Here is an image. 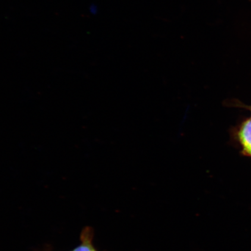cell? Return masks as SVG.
I'll use <instances>...</instances> for the list:
<instances>
[{
    "mask_svg": "<svg viewBox=\"0 0 251 251\" xmlns=\"http://www.w3.org/2000/svg\"><path fill=\"white\" fill-rule=\"evenodd\" d=\"M243 153L251 156V118L243 122L238 132Z\"/></svg>",
    "mask_w": 251,
    "mask_h": 251,
    "instance_id": "obj_1",
    "label": "cell"
},
{
    "mask_svg": "<svg viewBox=\"0 0 251 251\" xmlns=\"http://www.w3.org/2000/svg\"><path fill=\"white\" fill-rule=\"evenodd\" d=\"M248 108H249L250 111H251V106H250V107H248Z\"/></svg>",
    "mask_w": 251,
    "mask_h": 251,
    "instance_id": "obj_3",
    "label": "cell"
},
{
    "mask_svg": "<svg viewBox=\"0 0 251 251\" xmlns=\"http://www.w3.org/2000/svg\"><path fill=\"white\" fill-rule=\"evenodd\" d=\"M83 242L79 247L76 248L74 251H96L94 249L89 236H86L85 233L83 234L82 237Z\"/></svg>",
    "mask_w": 251,
    "mask_h": 251,
    "instance_id": "obj_2",
    "label": "cell"
}]
</instances>
